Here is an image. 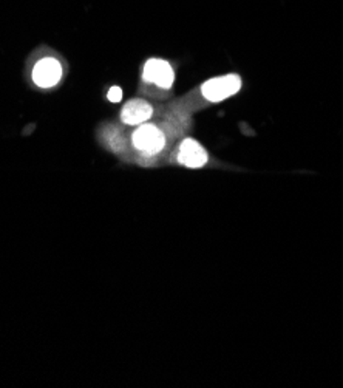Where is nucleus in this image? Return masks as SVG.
I'll return each mask as SVG.
<instances>
[{
    "instance_id": "nucleus-1",
    "label": "nucleus",
    "mask_w": 343,
    "mask_h": 388,
    "mask_svg": "<svg viewBox=\"0 0 343 388\" xmlns=\"http://www.w3.org/2000/svg\"><path fill=\"white\" fill-rule=\"evenodd\" d=\"M242 88V79L238 75L213 77L202 87L203 96L210 102H219L231 98Z\"/></svg>"
},
{
    "instance_id": "nucleus-2",
    "label": "nucleus",
    "mask_w": 343,
    "mask_h": 388,
    "mask_svg": "<svg viewBox=\"0 0 343 388\" xmlns=\"http://www.w3.org/2000/svg\"><path fill=\"white\" fill-rule=\"evenodd\" d=\"M166 138L157 126H139L133 133V146L144 155H157L164 147Z\"/></svg>"
},
{
    "instance_id": "nucleus-3",
    "label": "nucleus",
    "mask_w": 343,
    "mask_h": 388,
    "mask_svg": "<svg viewBox=\"0 0 343 388\" xmlns=\"http://www.w3.org/2000/svg\"><path fill=\"white\" fill-rule=\"evenodd\" d=\"M62 77V66L55 57H45L41 59L33 70V81L42 88L55 87Z\"/></svg>"
},
{
    "instance_id": "nucleus-4",
    "label": "nucleus",
    "mask_w": 343,
    "mask_h": 388,
    "mask_svg": "<svg viewBox=\"0 0 343 388\" xmlns=\"http://www.w3.org/2000/svg\"><path fill=\"white\" fill-rule=\"evenodd\" d=\"M144 79L161 88H170L175 82V73L169 62L150 59L144 66Z\"/></svg>"
},
{
    "instance_id": "nucleus-5",
    "label": "nucleus",
    "mask_w": 343,
    "mask_h": 388,
    "mask_svg": "<svg viewBox=\"0 0 343 388\" xmlns=\"http://www.w3.org/2000/svg\"><path fill=\"white\" fill-rule=\"evenodd\" d=\"M178 161L186 167H203L207 163V153L204 147L195 139H186L179 147Z\"/></svg>"
},
{
    "instance_id": "nucleus-6",
    "label": "nucleus",
    "mask_w": 343,
    "mask_h": 388,
    "mask_svg": "<svg viewBox=\"0 0 343 388\" xmlns=\"http://www.w3.org/2000/svg\"><path fill=\"white\" fill-rule=\"evenodd\" d=\"M153 113L152 106L147 101L132 99L128 101L121 112V118L128 126H141L150 119Z\"/></svg>"
},
{
    "instance_id": "nucleus-7",
    "label": "nucleus",
    "mask_w": 343,
    "mask_h": 388,
    "mask_svg": "<svg viewBox=\"0 0 343 388\" xmlns=\"http://www.w3.org/2000/svg\"><path fill=\"white\" fill-rule=\"evenodd\" d=\"M108 99L112 102H119L122 99V90L119 87H112L108 92Z\"/></svg>"
}]
</instances>
